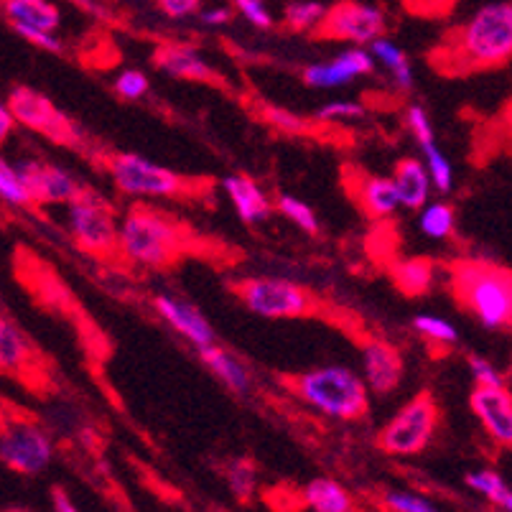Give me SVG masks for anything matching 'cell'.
<instances>
[{
	"instance_id": "30bf717a",
	"label": "cell",
	"mask_w": 512,
	"mask_h": 512,
	"mask_svg": "<svg viewBox=\"0 0 512 512\" xmlns=\"http://www.w3.org/2000/svg\"><path fill=\"white\" fill-rule=\"evenodd\" d=\"M388 31V18L372 3L362 0H339L327 8L321 23L311 31L319 41H344L352 46H365L383 39Z\"/></svg>"
},
{
	"instance_id": "44dd1931",
	"label": "cell",
	"mask_w": 512,
	"mask_h": 512,
	"mask_svg": "<svg viewBox=\"0 0 512 512\" xmlns=\"http://www.w3.org/2000/svg\"><path fill=\"white\" fill-rule=\"evenodd\" d=\"M39 372V352L11 319L0 316V375L26 377Z\"/></svg>"
},
{
	"instance_id": "e0dca14e",
	"label": "cell",
	"mask_w": 512,
	"mask_h": 512,
	"mask_svg": "<svg viewBox=\"0 0 512 512\" xmlns=\"http://www.w3.org/2000/svg\"><path fill=\"white\" fill-rule=\"evenodd\" d=\"M469 408L482 428L500 446L512 451V393L502 388H477L469 395Z\"/></svg>"
},
{
	"instance_id": "4fadbf2b",
	"label": "cell",
	"mask_w": 512,
	"mask_h": 512,
	"mask_svg": "<svg viewBox=\"0 0 512 512\" xmlns=\"http://www.w3.org/2000/svg\"><path fill=\"white\" fill-rule=\"evenodd\" d=\"M344 189L352 197L355 207L365 214L367 220L383 222L400 207L398 189H395L393 176H377L365 169L344 166Z\"/></svg>"
},
{
	"instance_id": "d4e9b609",
	"label": "cell",
	"mask_w": 512,
	"mask_h": 512,
	"mask_svg": "<svg viewBox=\"0 0 512 512\" xmlns=\"http://www.w3.org/2000/svg\"><path fill=\"white\" fill-rule=\"evenodd\" d=\"M301 500L311 512H357L352 492L332 477H314L304 490Z\"/></svg>"
},
{
	"instance_id": "d6986e66",
	"label": "cell",
	"mask_w": 512,
	"mask_h": 512,
	"mask_svg": "<svg viewBox=\"0 0 512 512\" xmlns=\"http://www.w3.org/2000/svg\"><path fill=\"white\" fill-rule=\"evenodd\" d=\"M408 128H411L413 138H416L418 148H421V158L423 164H426L428 174H431V181H434V189H439L441 194H451V189H454V169H451L449 158L444 156V151L436 146L434 125H431L426 107H408Z\"/></svg>"
},
{
	"instance_id": "ab89813d",
	"label": "cell",
	"mask_w": 512,
	"mask_h": 512,
	"mask_svg": "<svg viewBox=\"0 0 512 512\" xmlns=\"http://www.w3.org/2000/svg\"><path fill=\"white\" fill-rule=\"evenodd\" d=\"M235 8L245 21H250L255 29H273L276 21H273L271 8L265 6V0H235Z\"/></svg>"
},
{
	"instance_id": "7c38bea8",
	"label": "cell",
	"mask_w": 512,
	"mask_h": 512,
	"mask_svg": "<svg viewBox=\"0 0 512 512\" xmlns=\"http://www.w3.org/2000/svg\"><path fill=\"white\" fill-rule=\"evenodd\" d=\"M16 171L21 184L29 192L31 204H72L87 192L85 186H79L69 171L57 164H46L39 158H21L16 161Z\"/></svg>"
},
{
	"instance_id": "7bdbcfd3",
	"label": "cell",
	"mask_w": 512,
	"mask_h": 512,
	"mask_svg": "<svg viewBox=\"0 0 512 512\" xmlns=\"http://www.w3.org/2000/svg\"><path fill=\"white\" fill-rule=\"evenodd\" d=\"M235 18V11L230 6H220V8H202L199 13V21L204 26H227V23Z\"/></svg>"
},
{
	"instance_id": "bcb514c9",
	"label": "cell",
	"mask_w": 512,
	"mask_h": 512,
	"mask_svg": "<svg viewBox=\"0 0 512 512\" xmlns=\"http://www.w3.org/2000/svg\"><path fill=\"white\" fill-rule=\"evenodd\" d=\"M13 512H21V510H13Z\"/></svg>"
},
{
	"instance_id": "603a6c76",
	"label": "cell",
	"mask_w": 512,
	"mask_h": 512,
	"mask_svg": "<svg viewBox=\"0 0 512 512\" xmlns=\"http://www.w3.org/2000/svg\"><path fill=\"white\" fill-rule=\"evenodd\" d=\"M197 355L199 360H202V365L207 367L230 393L248 395L250 390H253V375H250L248 365H245L240 357L232 355L230 349L222 347L220 342L197 349Z\"/></svg>"
},
{
	"instance_id": "d590c367",
	"label": "cell",
	"mask_w": 512,
	"mask_h": 512,
	"mask_svg": "<svg viewBox=\"0 0 512 512\" xmlns=\"http://www.w3.org/2000/svg\"><path fill=\"white\" fill-rule=\"evenodd\" d=\"M263 120L265 123H271L278 133H286V136H296V133H304V130L311 128L309 120L299 118V115L286 110V107H276V105L263 107Z\"/></svg>"
},
{
	"instance_id": "9a60e30c",
	"label": "cell",
	"mask_w": 512,
	"mask_h": 512,
	"mask_svg": "<svg viewBox=\"0 0 512 512\" xmlns=\"http://www.w3.org/2000/svg\"><path fill=\"white\" fill-rule=\"evenodd\" d=\"M153 67L158 72H164L166 77L186 79V82H199V85H225V79L212 64L204 59L202 51L194 44H184V41H166L153 49L151 57Z\"/></svg>"
},
{
	"instance_id": "74e56055",
	"label": "cell",
	"mask_w": 512,
	"mask_h": 512,
	"mask_svg": "<svg viewBox=\"0 0 512 512\" xmlns=\"http://www.w3.org/2000/svg\"><path fill=\"white\" fill-rule=\"evenodd\" d=\"M148 90H151V82L141 69H123L115 79V92L123 100H141L148 95Z\"/></svg>"
},
{
	"instance_id": "f35d334b",
	"label": "cell",
	"mask_w": 512,
	"mask_h": 512,
	"mask_svg": "<svg viewBox=\"0 0 512 512\" xmlns=\"http://www.w3.org/2000/svg\"><path fill=\"white\" fill-rule=\"evenodd\" d=\"M469 372H472V380L477 388H502L505 385L502 372L490 360H484L479 355H469Z\"/></svg>"
},
{
	"instance_id": "52a82bcc",
	"label": "cell",
	"mask_w": 512,
	"mask_h": 512,
	"mask_svg": "<svg viewBox=\"0 0 512 512\" xmlns=\"http://www.w3.org/2000/svg\"><path fill=\"white\" fill-rule=\"evenodd\" d=\"M441 408L434 390H418L406 406L380 428L377 446L388 456H416L426 451L439 431Z\"/></svg>"
},
{
	"instance_id": "cb8c5ba5",
	"label": "cell",
	"mask_w": 512,
	"mask_h": 512,
	"mask_svg": "<svg viewBox=\"0 0 512 512\" xmlns=\"http://www.w3.org/2000/svg\"><path fill=\"white\" fill-rule=\"evenodd\" d=\"M388 271L395 291H400L408 299H418L434 288L439 263L423 258V255H411V258H395Z\"/></svg>"
},
{
	"instance_id": "7a4b0ae2",
	"label": "cell",
	"mask_w": 512,
	"mask_h": 512,
	"mask_svg": "<svg viewBox=\"0 0 512 512\" xmlns=\"http://www.w3.org/2000/svg\"><path fill=\"white\" fill-rule=\"evenodd\" d=\"M510 59L512 0H497L477 8L428 51V64L444 77H472L505 67Z\"/></svg>"
},
{
	"instance_id": "f546056e",
	"label": "cell",
	"mask_w": 512,
	"mask_h": 512,
	"mask_svg": "<svg viewBox=\"0 0 512 512\" xmlns=\"http://www.w3.org/2000/svg\"><path fill=\"white\" fill-rule=\"evenodd\" d=\"M327 13L324 3H316V0H291L283 8V29H288L291 34H311L321 23Z\"/></svg>"
},
{
	"instance_id": "d6a6232c",
	"label": "cell",
	"mask_w": 512,
	"mask_h": 512,
	"mask_svg": "<svg viewBox=\"0 0 512 512\" xmlns=\"http://www.w3.org/2000/svg\"><path fill=\"white\" fill-rule=\"evenodd\" d=\"M276 209L291 222V225L299 227L301 232H306V235H319V217H316L314 209L306 202H301L299 197L281 194V197L276 199Z\"/></svg>"
},
{
	"instance_id": "ac0fdd59",
	"label": "cell",
	"mask_w": 512,
	"mask_h": 512,
	"mask_svg": "<svg viewBox=\"0 0 512 512\" xmlns=\"http://www.w3.org/2000/svg\"><path fill=\"white\" fill-rule=\"evenodd\" d=\"M158 316L169 324L174 332H179L186 342H192L194 347L202 349L209 347V344H217V332L209 324L207 316L197 309L189 301L179 299V296H169V293H161L153 301Z\"/></svg>"
},
{
	"instance_id": "8d00e7d4",
	"label": "cell",
	"mask_w": 512,
	"mask_h": 512,
	"mask_svg": "<svg viewBox=\"0 0 512 512\" xmlns=\"http://www.w3.org/2000/svg\"><path fill=\"white\" fill-rule=\"evenodd\" d=\"M365 105L360 102H352V100H332L327 105H321L316 110L314 118L319 123H339V120H360L365 118Z\"/></svg>"
},
{
	"instance_id": "484cf974",
	"label": "cell",
	"mask_w": 512,
	"mask_h": 512,
	"mask_svg": "<svg viewBox=\"0 0 512 512\" xmlns=\"http://www.w3.org/2000/svg\"><path fill=\"white\" fill-rule=\"evenodd\" d=\"M3 11L11 18V23L34 26V29L51 31V34L62 23V13L49 0H3Z\"/></svg>"
},
{
	"instance_id": "8fae6325",
	"label": "cell",
	"mask_w": 512,
	"mask_h": 512,
	"mask_svg": "<svg viewBox=\"0 0 512 512\" xmlns=\"http://www.w3.org/2000/svg\"><path fill=\"white\" fill-rule=\"evenodd\" d=\"M54 446L49 434L34 421L13 418L0 423V462L26 477L41 474L51 464Z\"/></svg>"
},
{
	"instance_id": "e575fe53",
	"label": "cell",
	"mask_w": 512,
	"mask_h": 512,
	"mask_svg": "<svg viewBox=\"0 0 512 512\" xmlns=\"http://www.w3.org/2000/svg\"><path fill=\"white\" fill-rule=\"evenodd\" d=\"M0 199L13 204V207H29L31 204L26 186H23L21 179H18L16 166L8 164L3 156H0Z\"/></svg>"
},
{
	"instance_id": "4dcf8cb0",
	"label": "cell",
	"mask_w": 512,
	"mask_h": 512,
	"mask_svg": "<svg viewBox=\"0 0 512 512\" xmlns=\"http://www.w3.org/2000/svg\"><path fill=\"white\" fill-rule=\"evenodd\" d=\"M418 227H421L423 235L431 237V240H446V237L456 230L454 207L446 202L426 204V207L421 209V217H418Z\"/></svg>"
},
{
	"instance_id": "277c9868",
	"label": "cell",
	"mask_w": 512,
	"mask_h": 512,
	"mask_svg": "<svg viewBox=\"0 0 512 512\" xmlns=\"http://www.w3.org/2000/svg\"><path fill=\"white\" fill-rule=\"evenodd\" d=\"M281 385L304 406L334 421H357L370 413L365 377L344 365H324L281 375Z\"/></svg>"
},
{
	"instance_id": "4316f807",
	"label": "cell",
	"mask_w": 512,
	"mask_h": 512,
	"mask_svg": "<svg viewBox=\"0 0 512 512\" xmlns=\"http://www.w3.org/2000/svg\"><path fill=\"white\" fill-rule=\"evenodd\" d=\"M464 484L472 492H477L479 497H484L487 502L500 507L502 512H512V487L495 469H474V472H467Z\"/></svg>"
},
{
	"instance_id": "7402d4cb",
	"label": "cell",
	"mask_w": 512,
	"mask_h": 512,
	"mask_svg": "<svg viewBox=\"0 0 512 512\" xmlns=\"http://www.w3.org/2000/svg\"><path fill=\"white\" fill-rule=\"evenodd\" d=\"M390 176H393L395 189H398L400 207L411 209V212H421L428 204L431 189H434V181H431V174H428L423 158H400V161H395Z\"/></svg>"
},
{
	"instance_id": "ba28073f",
	"label": "cell",
	"mask_w": 512,
	"mask_h": 512,
	"mask_svg": "<svg viewBox=\"0 0 512 512\" xmlns=\"http://www.w3.org/2000/svg\"><path fill=\"white\" fill-rule=\"evenodd\" d=\"M8 107H11L18 125L34 130L46 141L69 148V151H87L90 148L87 136L79 130V125L64 113L62 107L54 105L44 92L34 90V87L16 85L8 95Z\"/></svg>"
},
{
	"instance_id": "5bb4252c",
	"label": "cell",
	"mask_w": 512,
	"mask_h": 512,
	"mask_svg": "<svg viewBox=\"0 0 512 512\" xmlns=\"http://www.w3.org/2000/svg\"><path fill=\"white\" fill-rule=\"evenodd\" d=\"M362 377L375 395H390L400 388L406 375L403 352L393 342L380 337H365L360 344Z\"/></svg>"
},
{
	"instance_id": "6da1fadb",
	"label": "cell",
	"mask_w": 512,
	"mask_h": 512,
	"mask_svg": "<svg viewBox=\"0 0 512 512\" xmlns=\"http://www.w3.org/2000/svg\"><path fill=\"white\" fill-rule=\"evenodd\" d=\"M120 253L146 271H171L189 258H222L220 245L164 209L136 202L120 220Z\"/></svg>"
},
{
	"instance_id": "836d02e7",
	"label": "cell",
	"mask_w": 512,
	"mask_h": 512,
	"mask_svg": "<svg viewBox=\"0 0 512 512\" xmlns=\"http://www.w3.org/2000/svg\"><path fill=\"white\" fill-rule=\"evenodd\" d=\"M383 507L388 512H444L431 497L411 490H388L383 495Z\"/></svg>"
},
{
	"instance_id": "f6af8a7d",
	"label": "cell",
	"mask_w": 512,
	"mask_h": 512,
	"mask_svg": "<svg viewBox=\"0 0 512 512\" xmlns=\"http://www.w3.org/2000/svg\"><path fill=\"white\" fill-rule=\"evenodd\" d=\"M13 125H16V118H13L11 107H8V100H0V146L13 133Z\"/></svg>"
},
{
	"instance_id": "3957f363",
	"label": "cell",
	"mask_w": 512,
	"mask_h": 512,
	"mask_svg": "<svg viewBox=\"0 0 512 512\" xmlns=\"http://www.w3.org/2000/svg\"><path fill=\"white\" fill-rule=\"evenodd\" d=\"M446 286L462 311L490 332H512V271L490 258H454Z\"/></svg>"
},
{
	"instance_id": "b9f144b4",
	"label": "cell",
	"mask_w": 512,
	"mask_h": 512,
	"mask_svg": "<svg viewBox=\"0 0 512 512\" xmlns=\"http://www.w3.org/2000/svg\"><path fill=\"white\" fill-rule=\"evenodd\" d=\"M156 6L166 18H176V21H181V18L202 13L204 0H156Z\"/></svg>"
},
{
	"instance_id": "ffe728a7",
	"label": "cell",
	"mask_w": 512,
	"mask_h": 512,
	"mask_svg": "<svg viewBox=\"0 0 512 512\" xmlns=\"http://www.w3.org/2000/svg\"><path fill=\"white\" fill-rule=\"evenodd\" d=\"M222 192L227 194L237 217L245 225H260V222L271 220V214L276 212V202H271L263 186H258V181L245 174L225 176L222 179Z\"/></svg>"
},
{
	"instance_id": "ee69618b",
	"label": "cell",
	"mask_w": 512,
	"mask_h": 512,
	"mask_svg": "<svg viewBox=\"0 0 512 512\" xmlns=\"http://www.w3.org/2000/svg\"><path fill=\"white\" fill-rule=\"evenodd\" d=\"M51 505H54V512H79V507L74 505V500L69 497V492L64 487H54L51 490Z\"/></svg>"
},
{
	"instance_id": "5b68a950",
	"label": "cell",
	"mask_w": 512,
	"mask_h": 512,
	"mask_svg": "<svg viewBox=\"0 0 512 512\" xmlns=\"http://www.w3.org/2000/svg\"><path fill=\"white\" fill-rule=\"evenodd\" d=\"M102 169L110 174L115 189L128 197L181 199V202H204L214 194V181L207 176L179 174L169 166L153 164L138 153L107 151L100 153Z\"/></svg>"
},
{
	"instance_id": "9c48e42d",
	"label": "cell",
	"mask_w": 512,
	"mask_h": 512,
	"mask_svg": "<svg viewBox=\"0 0 512 512\" xmlns=\"http://www.w3.org/2000/svg\"><path fill=\"white\" fill-rule=\"evenodd\" d=\"M67 225L82 253L100 260H125L120 253V220L97 194L85 192L77 202L67 204Z\"/></svg>"
},
{
	"instance_id": "8992f818",
	"label": "cell",
	"mask_w": 512,
	"mask_h": 512,
	"mask_svg": "<svg viewBox=\"0 0 512 512\" xmlns=\"http://www.w3.org/2000/svg\"><path fill=\"white\" fill-rule=\"evenodd\" d=\"M230 291L245 304V309L258 314L260 319H321L332 316L319 293L311 291L309 286L288 278L258 276L242 278V281L230 283Z\"/></svg>"
},
{
	"instance_id": "2e32d148",
	"label": "cell",
	"mask_w": 512,
	"mask_h": 512,
	"mask_svg": "<svg viewBox=\"0 0 512 512\" xmlns=\"http://www.w3.org/2000/svg\"><path fill=\"white\" fill-rule=\"evenodd\" d=\"M375 72V57L365 46H349L332 62L309 64L301 72L304 85L314 87V90H334V87L349 85L357 77H370Z\"/></svg>"
},
{
	"instance_id": "83f0119b",
	"label": "cell",
	"mask_w": 512,
	"mask_h": 512,
	"mask_svg": "<svg viewBox=\"0 0 512 512\" xmlns=\"http://www.w3.org/2000/svg\"><path fill=\"white\" fill-rule=\"evenodd\" d=\"M370 51L372 57H375V62L383 64L385 69L390 72V77L395 79V85H398V90L403 92H411L413 90V67L411 62H408L406 51L400 49V46H395L390 39H377L370 44Z\"/></svg>"
},
{
	"instance_id": "1f68e13d",
	"label": "cell",
	"mask_w": 512,
	"mask_h": 512,
	"mask_svg": "<svg viewBox=\"0 0 512 512\" xmlns=\"http://www.w3.org/2000/svg\"><path fill=\"white\" fill-rule=\"evenodd\" d=\"M413 329L426 339L428 344H434L439 349H451L459 342V332L451 321H446L444 316L436 314H418L413 316Z\"/></svg>"
},
{
	"instance_id": "f1b7e54d",
	"label": "cell",
	"mask_w": 512,
	"mask_h": 512,
	"mask_svg": "<svg viewBox=\"0 0 512 512\" xmlns=\"http://www.w3.org/2000/svg\"><path fill=\"white\" fill-rule=\"evenodd\" d=\"M258 464L250 456H235L225 467V482L230 487L232 497L240 500L242 505H248L258 490Z\"/></svg>"
},
{
	"instance_id": "60d3db41",
	"label": "cell",
	"mask_w": 512,
	"mask_h": 512,
	"mask_svg": "<svg viewBox=\"0 0 512 512\" xmlns=\"http://www.w3.org/2000/svg\"><path fill=\"white\" fill-rule=\"evenodd\" d=\"M13 29H16V34L21 36V39L31 41V44L39 46V49L54 51V54H62L64 51V44L57 39V34H51V31L34 29V26H21V23H13Z\"/></svg>"
}]
</instances>
